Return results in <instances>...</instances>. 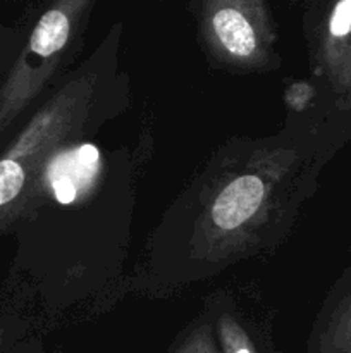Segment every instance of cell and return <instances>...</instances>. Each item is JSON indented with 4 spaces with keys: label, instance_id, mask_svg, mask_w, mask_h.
Wrapping results in <instances>:
<instances>
[{
    "label": "cell",
    "instance_id": "cell-1",
    "mask_svg": "<svg viewBox=\"0 0 351 353\" xmlns=\"http://www.w3.org/2000/svg\"><path fill=\"white\" fill-rule=\"evenodd\" d=\"M96 0H50L23 54L0 90V133L26 109L54 71L62 52L81 33Z\"/></svg>",
    "mask_w": 351,
    "mask_h": 353
},
{
    "label": "cell",
    "instance_id": "cell-4",
    "mask_svg": "<svg viewBox=\"0 0 351 353\" xmlns=\"http://www.w3.org/2000/svg\"><path fill=\"white\" fill-rule=\"evenodd\" d=\"M100 171V152L89 143L61 152H50L38 178L43 179L54 199L71 205L93 186Z\"/></svg>",
    "mask_w": 351,
    "mask_h": 353
},
{
    "label": "cell",
    "instance_id": "cell-5",
    "mask_svg": "<svg viewBox=\"0 0 351 353\" xmlns=\"http://www.w3.org/2000/svg\"><path fill=\"white\" fill-rule=\"evenodd\" d=\"M265 200V183L255 174H244L231 181L215 196L210 217L217 230L236 231L248 223Z\"/></svg>",
    "mask_w": 351,
    "mask_h": 353
},
{
    "label": "cell",
    "instance_id": "cell-2",
    "mask_svg": "<svg viewBox=\"0 0 351 353\" xmlns=\"http://www.w3.org/2000/svg\"><path fill=\"white\" fill-rule=\"evenodd\" d=\"M74 99L65 107H58V99L33 117L12 147L0 157V228L6 226L24 203V193L30 192L33 176L41 171V164L71 124L74 117Z\"/></svg>",
    "mask_w": 351,
    "mask_h": 353
},
{
    "label": "cell",
    "instance_id": "cell-6",
    "mask_svg": "<svg viewBox=\"0 0 351 353\" xmlns=\"http://www.w3.org/2000/svg\"><path fill=\"white\" fill-rule=\"evenodd\" d=\"M326 69L337 90H351V0H336L323 34Z\"/></svg>",
    "mask_w": 351,
    "mask_h": 353
},
{
    "label": "cell",
    "instance_id": "cell-7",
    "mask_svg": "<svg viewBox=\"0 0 351 353\" xmlns=\"http://www.w3.org/2000/svg\"><path fill=\"white\" fill-rule=\"evenodd\" d=\"M336 334H337L336 336L337 341L346 347L348 353H351V295L350 299L346 300V303H344L343 310H341L339 321H337Z\"/></svg>",
    "mask_w": 351,
    "mask_h": 353
},
{
    "label": "cell",
    "instance_id": "cell-3",
    "mask_svg": "<svg viewBox=\"0 0 351 353\" xmlns=\"http://www.w3.org/2000/svg\"><path fill=\"white\" fill-rule=\"evenodd\" d=\"M202 24L217 52L237 64L258 62L272 41L265 0H203Z\"/></svg>",
    "mask_w": 351,
    "mask_h": 353
},
{
    "label": "cell",
    "instance_id": "cell-8",
    "mask_svg": "<svg viewBox=\"0 0 351 353\" xmlns=\"http://www.w3.org/2000/svg\"><path fill=\"white\" fill-rule=\"evenodd\" d=\"M236 353H251L248 348H240V350H236Z\"/></svg>",
    "mask_w": 351,
    "mask_h": 353
}]
</instances>
